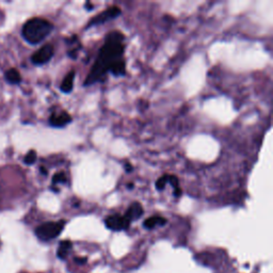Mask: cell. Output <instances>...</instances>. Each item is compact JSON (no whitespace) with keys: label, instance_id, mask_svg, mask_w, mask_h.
Listing matches in <instances>:
<instances>
[{"label":"cell","instance_id":"6da1fadb","mask_svg":"<svg viewBox=\"0 0 273 273\" xmlns=\"http://www.w3.org/2000/svg\"><path fill=\"white\" fill-rule=\"evenodd\" d=\"M124 39L123 33L119 31H112L107 34L105 39V44L101 48L96 61L92 66V70L90 71L83 85L89 87L104 80L105 76L110 72L113 63L122 59L124 55Z\"/></svg>","mask_w":273,"mask_h":273},{"label":"cell","instance_id":"7a4b0ae2","mask_svg":"<svg viewBox=\"0 0 273 273\" xmlns=\"http://www.w3.org/2000/svg\"><path fill=\"white\" fill-rule=\"evenodd\" d=\"M54 26L50 21L42 17H33L29 19L22 27L21 34L24 39L32 45L39 44L50 34Z\"/></svg>","mask_w":273,"mask_h":273},{"label":"cell","instance_id":"3957f363","mask_svg":"<svg viewBox=\"0 0 273 273\" xmlns=\"http://www.w3.org/2000/svg\"><path fill=\"white\" fill-rule=\"evenodd\" d=\"M64 226H65L64 220H61V221H57V222L43 223L35 229V235L37 238L43 241H49L51 239L57 238L59 235L62 233Z\"/></svg>","mask_w":273,"mask_h":273},{"label":"cell","instance_id":"277c9868","mask_svg":"<svg viewBox=\"0 0 273 273\" xmlns=\"http://www.w3.org/2000/svg\"><path fill=\"white\" fill-rule=\"evenodd\" d=\"M121 14V9L119 6H111V7H108L107 10L102 12L101 14L96 15V16L94 18L91 19L88 25H87V29L91 28V27H94V26H98V25H102L104 24V22H107L111 19H115L116 17H118L119 15Z\"/></svg>","mask_w":273,"mask_h":273},{"label":"cell","instance_id":"5b68a950","mask_svg":"<svg viewBox=\"0 0 273 273\" xmlns=\"http://www.w3.org/2000/svg\"><path fill=\"white\" fill-rule=\"evenodd\" d=\"M55 54V48L51 44H45L43 47L32 55L31 61L36 65H43L47 63Z\"/></svg>","mask_w":273,"mask_h":273},{"label":"cell","instance_id":"8992f818","mask_svg":"<svg viewBox=\"0 0 273 273\" xmlns=\"http://www.w3.org/2000/svg\"><path fill=\"white\" fill-rule=\"evenodd\" d=\"M105 224L107 226V229L113 232H119L127 230L131 225V222L124 216L112 215L105 220Z\"/></svg>","mask_w":273,"mask_h":273},{"label":"cell","instance_id":"52a82bcc","mask_svg":"<svg viewBox=\"0 0 273 273\" xmlns=\"http://www.w3.org/2000/svg\"><path fill=\"white\" fill-rule=\"evenodd\" d=\"M72 122V117L68 115L65 111H61L58 113H52L49 118V124L52 127L56 128H61L66 126L68 123Z\"/></svg>","mask_w":273,"mask_h":273},{"label":"cell","instance_id":"ba28073f","mask_svg":"<svg viewBox=\"0 0 273 273\" xmlns=\"http://www.w3.org/2000/svg\"><path fill=\"white\" fill-rule=\"evenodd\" d=\"M143 215V207L140 203H133L128 209L126 210L124 217L130 221L131 223L135 220H138Z\"/></svg>","mask_w":273,"mask_h":273},{"label":"cell","instance_id":"9c48e42d","mask_svg":"<svg viewBox=\"0 0 273 273\" xmlns=\"http://www.w3.org/2000/svg\"><path fill=\"white\" fill-rule=\"evenodd\" d=\"M75 71H71L68 73L65 78L63 79L62 83H61V91L63 93H71L73 87H74V79H75Z\"/></svg>","mask_w":273,"mask_h":273},{"label":"cell","instance_id":"30bf717a","mask_svg":"<svg viewBox=\"0 0 273 273\" xmlns=\"http://www.w3.org/2000/svg\"><path fill=\"white\" fill-rule=\"evenodd\" d=\"M166 223V219H164L163 217H160V216H154V217H150L148 219H146L145 221H144L143 223V226L145 227V229L147 230H151L154 229V227L158 226V225H164Z\"/></svg>","mask_w":273,"mask_h":273},{"label":"cell","instance_id":"8fae6325","mask_svg":"<svg viewBox=\"0 0 273 273\" xmlns=\"http://www.w3.org/2000/svg\"><path fill=\"white\" fill-rule=\"evenodd\" d=\"M72 242L70 240H63L60 242L59 245V248H58V252H57V255L60 260H65L68 253H70V251L72 250Z\"/></svg>","mask_w":273,"mask_h":273},{"label":"cell","instance_id":"7c38bea8","mask_svg":"<svg viewBox=\"0 0 273 273\" xmlns=\"http://www.w3.org/2000/svg\"><path fill=\"white\" fill-rule=\"evenodd\" d=\"M110 72L115 76H124L126 74V63L123 59H120L113 63Z\"/></svg>","mask_w":273,"mask_h":273},{"label":"cell","instance_id":"4fadbf2b","mask_svg":"<svg viewBox=\"0 0 273 273\" xmlns=\"http://www.w3.org/2000/svg\"><path fill=\"white\" fill-rule=\"evenodd\" d=\"M5 79L12 85H18L21 81V76L16 68H10L5 72Z\"/></svg>","mask_w":273,"mask_h":273},{"label":"cell","instance_id":"5bb4252c","mask_svg":"<svg viewBox=\"0 0 273 273\" xmlns=\"http://www.w3.org/2000/svg\"><path fill=\"white\" fill-rule=\"evenodd\" d=\"M169 183L171 184V186L174 188V195L178 198V196L181 195V191H180V187H179V181L178 178L174 175H170L169 177Z\"/></svg>","mask_w":273,"mask_h":273},{"label":"cell","instance_id":"9a60e30c","mask_svg":"<svg viewBox=\"0 0 273 273\" xmlns=\"http://www.w3.org/2000/svg\"><path fill=\"white\" fill-rule=\"evenodd\" d=\"M67 183V177L65 175V173L63 172H59L55 174L54 177H52V184L57 185V184H66Z\"/></svg>","mask_w":273,"mask_h":273},{"label":"cell","instance_id":"2e32d148","mask_svg":"<svg viewBox=\"0 0 273 273\" xmlns=\"http://www.w3.org/2000/svg\"><path fill=\"white\" fill-rule=\"evenodd\" d=\"M169 177H170V175H163V176H161L160 178H159V179L156 181V188H157V190H159V191L163 190V189H164L165 186H166V184L169 183Z\"/></svg>","mask_w":273,"mask_h":273},{"label":"cell","instance_id":"e0dca14e","mask_svg":"<svg viewBox=\"0 0 273 273\" xmlns=\"http://www.w3.org/2000/svg\"><path fill=\"white\" fill-rule=\"evenodd\" d=\"M36 160V151L35 150H30L28 151V154L25 156L24 161L26 164H33Z\"/></svg>","mask_w":273,"mask_h":273},{"label":"cell","instance_id":"ac0fdd59","mask_svg":"<svg viewBox=\"0 0 273 273\" xmlns=\"http://www.w3.org/2000/svg\"><path fill=\"white\" fill-rule=\"evenodd\" d=\"M75 262H76V264L83 265V264L87 263V259H86V257H76Z\"/></svg>","mask_w":273,"mask_h":273},{"label":"cell","instance_id":"d6986e66","mask_svg":"<svg viewBox=\"0 0 273 273\" xmlns=\"http://www.w3.org/2000/svg\"><path fill=\"white\" fill-rule=\"evenodd\" d=\"M125 170H126V172H132L133 171V166L130 162L125 163Z\"/></svg>","mask_w":273,"mask_h":273},{"label":"cell","instance_id":"ffe728a7","mask_svg":"<svg viewBox=\"0 0 273 273\" xmlns=\"http://www.w3.org/2000/svg\"><path fill=\"white\" fill-rule=\"evenodd\" d=\"M41 172H42L43 174H45V175H46V174H47V172H46V169H45V168H41Z\"/></svg>","mask_w":273,"mask_h":273}]
</instances>
